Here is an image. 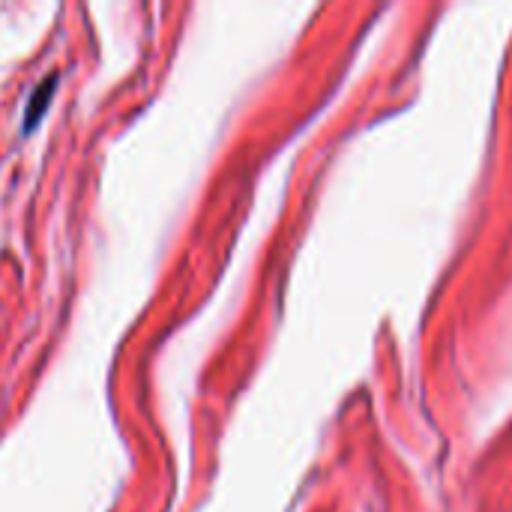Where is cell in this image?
<instances>
[{"mask_svg": "<svg viewBox=\"0 0 512 512\" xmlns=\"http://www.w3.org/2000/svg\"><path fill=\"white\" fill-rule=\"evenodd\" d=\"M57 84H60V75H57V72H51L48 78H42V81L33 87V93H30V99H27V105H24L21 135H30V132L39 126L42 114H45V111H48V105H51V96H54Z\"/></svg>", "mask_w": 512, "mask_h": 512, "instance_id": "1", "label": "cell"}]
</instances>
